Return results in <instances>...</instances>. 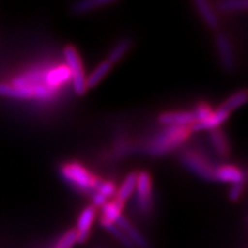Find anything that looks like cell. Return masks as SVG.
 Listing matches in <instances>:
<instances>
[{"label":"cell","mask_w":248,"mask_h":248,"mask_svg":"<svg viewBox=\"0 0 248 248\" xmlns=\"http://www.w3.org/2000/svg\"><path fill=\"white\" fill-rule=\"evenodd\" d=\"M190 126H166L157 133L145 147V152L152 157H161L181 146L190 137Z\"/></svg>","instance_id":"cell-2"},{"label":"cell","mask_w":248,"mask_h":248,"mask_svg":"<svg viewBox=\"0 0 248 248\" xmlns=\"http://www.w3.org/2000/svg\"><path fill=\"white\" fill-rule=\"evenodd\" d=\"M215 42L217 53H218L222 68L226 73H231V71H233L235 67V59L230 39L224 33L219 32L217 33Z\"/></svg>","instance_id":"cell-7"},{"label":"cell","mask_w":248,"mask_h":248,"mask_svg":"<svg viewBox=\"0 0 248 248\" xmlns=\"http://www.w3.org/2000/svg\"><path fill=\"white\" fill-rule=\"evenodd\" d=\"M209 140L214 151H215V153L219 157L225 159V157L229 156V154H230V146H229V141L225 133L221 129L218 128L212 130L209 133Z\"/></svg>","instance_id":"cell-14"},{"label":"cell","mask_w":248,"mask_h":248,"mask_svg":"<svg viewBox=\"0 0 248 248\" xmlns=\"http://www.w3.org/2000/svg\"><path fill=\"white\" fill-rule=\"evenodd\" d=\"M123 206L124 203L120 202V201L116 199L107 201V202L101 207V218L106 219L108 222L116 223L117 219L122 216Z\"/></svg>","instance_id":"cell-20"},{"label":"cell","mask_w":248,"mask_h":248,"mask_svg":"<svg viewBox=\"0 0 248 248\" xmlns=\"http://www.w3.org/2000/svg\"><path fill=\"white\" fill-rule=\"evenodd\" d=\"M247 223H248V217H247Z\"/></svg>","instance_id":"cell-29"},{"label":"cell","mask_w":248,"mask_h":248,"mask_svg":"<svg viewBox=\"0 0 248 248\" xmlns=\"http://www.w3.org/2000/svg\"><path fill=\"white\" fill-rule=\"evenodd\" d=\"M100 225L107 232H109V233L113 235V237L115 238V239L119 241V243L122 245L124 248H135L133 247V245L131 244V241L129 240V238L126 237V234L124 233L122 229H121L120 226L116 224V223L108 222V221H106V219L101 218L100 217Z\"/></svg>","instance_id":"cell-21"},{"label":"cell","mask_w":248,"mask_h":248,"mask_svg":"<svg viewBox=\"0 0 248 248\" xmlns=\"http://www.w3.org/2000/svg\"><path fill=\"white\" fill-rule=\"evenodd\" d=\"M217 8L224 13L229 12H238V11H246L248 9V0H230V1H222L217 4Z\"/></svg>","instance_id":"cell-23"},{"label":"cell","mask_w":248,"mask_h":248,"mask_svg":"<svg viewBox=\"0 0 248 248\" xmlns=\"http://www.w3.org/2000/svg\"><path fill=\"white\" fill-rule=\"evenodd\" d=\"M95 218V208L93 206H89L82 210L77 219V225L75 229L77 243L84 244L88 241L91 228Z\"/></svg>","instance_id":"cell-8"},{"label":"cell","mask_w":248,"mask_h":248,"mask_svg":"<svg viewBox=\"0 0 248 248\" xmlns=\"http://www.w3.org/2000/svg\"><path fill=\"white\" fill-rule=\"evenodd\" d=\"M46 70L33 69L15 77L12 84H0V95L16 99L51 100L57 90L46 84Z\"/></svg>","instance_id":"cell-1"},{"label":"cell","mask_w":248,"mask_h":248,"mask_svg":"<svg viewBox=\"0 0 248 248\" xmlns=\"http://www.w3.org/2000/svg\"><path fill=\"white\" fill-rule=\"evenodd\" d=\"M116 224L122 229L124 233L126 234V237L129 238V240L131 241L135 248H152L150 241L147 240V238L141 233L140 231L129 221L128 218H125L123 215L120 217L116 221Z\"/></svg>","instance_id":"cell-9"},{"label":"cell","mask_w":248,"mask_h":248,"mask_svg":"<svg viewBox=\"0 0 248 248\" xmlns=\"http://www.w3.org/2000/svg\"><path fill=\"white\" fill-rule=\"evenodd\" d=\"M136 207L139 213L147 216L153 208V186L148 171H139L136 186Z\"/></svg>","instance_id":"cell-6"},{"label":"cell","mask_w":248,"mask_h":248,"mask_svg":"<svg viewBox=\"0 0 248 248\" xmlns=\"http://www.w3.org/2000/svg\"><path fill=\"white\" fill-rule=\"evenodd\" d=\"M77 244L75 229H70L59 238L54 248H74Z\"/></svg>","instance_id":"cell-24"},{"label":"cell","mask_w":248,"mask_h":248,"mask_svg":"<svg viewBox=\"0 0 248 248\" xmlns=\"http://www.w3.org/2000/svg\"><path fill=\"white\" fill-rule=\"evenodd\" d=\"M70 79V73L66 66H58L46 71V84L49 88L58 90L59 86Z\"/></svg>","instance_id":"cell-15"},{"label":"cell","mask_w":248,"mask_h":248,"mask_svg":"<svg viewBox=\"0 0 248 248\" xmlns=\"http://www.w3.org/2000/svg\"><path fill=\"white\" fill-rule=\"evenodd\" d=\"M212 111H213V108L210 107L208 104L201 102V104H199L197 107L194 108V110H192V113H193V115H194L195 122H199V121L207 119V117L212 114Z\"/></svg>","instance_id":"cell-26"},{"label":"cell","mask_w":248,"mask_h":248,"mask_svg":"<svg viewBox=\"0 0 248 248\" xmlns=\"http://www.w3.org/2000/svg\"><path fill=\"white\" fill-rule=\"evenodd\" d=\"M179 160L185 168L204 181H214L216 167L209 162L203 155L193 150H185L179 156Z\"/></svg>","instance_id":"cell-5"},{"label":"cell","mask_w":248,"mask_h":248,"mask_svg":"<svg viewBox=\"0 0 248 248\" xmlns=\"http://www.w3.org/2000/svg\"><path fill=\"white\" fill-rule=\"evenodd\" d=\"M137 179H138V171H132L126 177L124 178L122 184L119 188H117L115 199L119 200L120 202L124 203L129 199L131 195L135 193L136 186H137Z\"/></svg>","instance_id":"cell-16"},{"label":"cell","mask_w":248,"mask_h":248,"mask_svg":"<svg viewBox=\"0 0 248 248\" xmlns=\"http://www.w3.org/2000/svg\"><path fill=\"white\" fill-rule=\"evenodd\" d=\"M214 181L228 183V184H243L245 181V173L243 170L232 166V164H224V166L216 167L214 173Z\"/></svg>","instance_id":"cell-12"},{"label":"cell","mask_w":248,"mask_h":248,"mask_svg":"<svg viewBox=\"0 0 248 248\" xmlns=\"http://www.w3.org/2000/svg\"><path fill=\"white\" fill-rule=\"evenodd\" d=\"M243 191H244V184H233L231 185L230 190H229V199H230L231 201H233V202H235V201H238L240 199L241 194H243Z\"/></svg>","instance_id":"cell-27"},{"label":"cell","mask_w":248,"mask_h":248,"mask_svg":"<svg viewBox=\"0 0 248 248\" xmlns=\"http://www.w3.org/2000/svg\"><path fill=\"white\" fill-rule=\"evenodd\" d=\"M248 102V89H243L239 91L234 92L233 94H231L226 100L222 104V108H224L225 110H228L229 113H231L232 110L237 109L244 106L245 104Z\"/></svg>","instance_id":"cell-22"},{"label":"cell","mask_w":248,"mask_h":248,"mask_svg":"<svg viewBox=\"0 0 248 248\" xmlns=\"http://www.w3.org/2000/svg\"><path fill=\"white\" fill-rule=\"evenodd\" d=\"M95 191H97L98 193H100L101 195H104V197L108 200L109 198L115 197L116 192H117V187H116V184L114 182L100 181L97 190Z\"/></svg>","instance_id":"cell-25"},{"label":"cell","mask_w":248,"mask_h":248,"mask_svg":"<svg viewBox=\"0 0 248 248\" xmlns=\"http://www.w3.org/2000/svg\"><path fill=\"white\" fill-rule=\"evenodd\" d=\"M159 122L164 126H191L195 122L192 111H166L159 115Z\"/></svg>","instance_id":"cell-10"},{"label":"cell","mask_w":248,"mask_h":248,"mask_svg":"<svg viewBox=\"0 0 248 248\" xmlns=\"http://www.w3.org/2000/svg\"><path fill=\"white\" fill-rule=\"evenodd\" d=\"M115 0H88V1H79L71 5L70 12L75 15H84L95 9L106 7L111 4H115Z\"/></svg>","instance_id":"cell-17"},{"label":"cell","mask_w":248,"mask_h":248,"mask_svg":"<svg viewBox=\"0 0 248 248\" xmlns=\"http://www.w3.org/2000/svg\"><path fill=\"white\" fill-rule=\"evenodd\" d=\"M60 176L74 188L84 193H93L97 190L100 179L90 172L78 162H67L59 169Z\"/></svg>","instance_id":"cell-3"},{"label":"cell","mask_w":248,"mask_h":248,"mask_svg":"<svg viewBox=\"0 0 248 248\" xmlns=\"http://www.w3.org/2000/svg\"><path fill=\"white\" fill-rule=\"evenodd\" d=\"M194 6L197 12L199 13L200 17L202 18V21L209 29L216 30L219 26V21L217 18V15L212 7V5L209 4L206 0H195Z\"/></svg>","instance_id":"cell-13"},{"label":"cell","mask_w":248,"mask_h":248,"mask_svg":"<svg viewBox=\"0 0 248 248\" xmlns=\"http://www.w3.org/2000/svg\"><path fill=\"white\" fill-rule=\"evenodd\" d=\"M132 39L129 38V37H125V38H122L119 42L116 43L115 46H114L113 49L109 52V54H108V58L106 60L108 62H110L111 64H115L117 62L122 60L124 58V55H125L128 52L130 51V48L132 47Z\"/></svg>","instance_id":"cell-19"},{"label":"cell","mask_w":248,"mask_h":248,"mask_svg":"<svg viewBox=\"0 0 248 248\" xmlns=\"http://www.w3.org/2000/svg\"><path fill=\"white\" fill-rule=\"evenodd\" d=\"M111 68H113V64L107 60L100 62V63L92 70V73L86 77V88H95V86L108 75V73L111 70Z\"/></svg>","instance_id":"cell-18"},{"label":"cell","mask_w":248,"mask_h":248,"mask_svg":"<svg viewBox=\"0 0 248 248\" xmlns=\"http://www.w3.org/2000/svg\"><path fill=\"white\" fill-rule=\"evenodd\" d=\"M63 55L67 63L66 67L70 73V79L73 80L74 92L77 95H84L88 88H86V76L79 53L74 45H67L63 49Z\"/></svg>","instance_id":"cell-4"},{"label":"cell","mask_w":248,"mask_h":248,"mask_svg":"<svg viewBox=\"0 0 248 248\" xmlns=\"http://www.w3.org/2000/svg\"><path fill=\"white\" fill-rule=\"evenodd\" d=\"M91 199H92V206L94 207V208L95 207H102L108 201L106 198L104 197V195L98 193L97 191H94L91 194Z\"/></svg>","instance_id":"cell-28"},{"label":"cell","mask_w":248,"mask_h":248,"mask_svg":"<svg viewBox=\"0 0 248 248\" xmlns=\"http://www.w3.org/2000/svg\"><path fill=\"white\" fill-rule=\"evenodd\" d=\"M229 116H230V113L228 110H225L224 108L219 107L217 109L213 110L212 114L207 119L199 121V122H195L191 126V130L192 131H202V130H209V131H212V130L218 129L229 119Z\"/></svg>","instance_id":"cell-11"}]
</instances>
